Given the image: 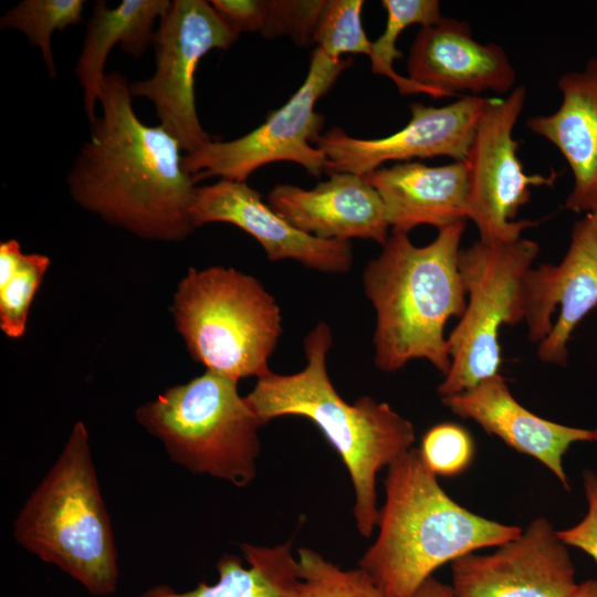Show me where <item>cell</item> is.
<instances>
[{"label": "cell", "instance_id": "cell-14", "mask_svg": "<svg viewBox=\"0 0 597 597\" xmlns=\"http://www.w3.org/2000/svg\"><path fill=\"white\" fill-rule=\"evenodd\" d=\"M496 547L451 563L455 597H568L578 584L568 546L544 517Z\"/></svg>", "mask_w": 597, "mask_h": 597}, {"label": "cell", "instance_id": "cell-33", "mask_svg": "<svg viewBox=\"0 0 597 597\" xmlns=\"http://www.w3.org/2000/svg\"><path fill=\"white\" fill-rule=\"evenodd\" d=\"M568 597H597V579L578 583Z\"/></svg>", "mask_w": 597, "mask_h": 597}, {"label": "cell", "instance_id": "cell-22", "mask_svg": "<svg viewBox=\"0 0 597 597\" xmlns=\"http://www.w3.org/2000/svg\"><path fill=\"white\" fill-rule=\"evenodd\" d=\"M242 557L223 554L217 563L218 579L177 591L155 585L138 597H297L300 576L292 540L275 546L241 545Z\"/></svg>", "mask_w": 597, "mask_h": 597}, {"label": "cell", "instance_id": "cell-12", "mask_svg": "<svg viewBox=\"0 0 597 597\" xmlns=\"http://www.w3.org/2000/svg\"><path fill=\"white\" fill-rule=\"evenodd\" d=\"M489 97L464 95L441 107L409 105L411 117L398 132L379 138H356L333 127L315 144L327 158L326 172L364 176L387 161L447 156L464 160Z\"/></svg>", "mask_w": 597, "mask_h": 597}, {"label": "cell", "instance_id": "cell-31", "mask_svg": "<svg viewBox=\"0 0 597 597\" xmlns=\"http://www.w3.org/2000/svg\"><path fill=\"white\" fill-rule=\"evenodd\" d=\"M211 6L238 35L262 32L270 12V0H212Z\"/></svg>", "mask_w": 597, "mask_h": 597}, {"label": "cell", "instance_id": "cell-23", "mask_svg": "<svg viewBox=\"0 0 597 597\" xmlns=\"http://www.w3.org/2000/svg\"><path fill=\"white\" fill-rule=\"evenodd\" d=\"M387 12L384 32L371 42L369 55L371 72L390 78L401 95L426 94L433 98L444 97L442 93L421 85L394 70V62L402 57L396 43L400 33L412 24L429 27L439 22L440 2L437 0H383Z\"/></svg>", "mask_w": 597, "mask_h": 597}, {"label": "cell", "instance_id": "cell-17", "mask_svg": "<svg viewBox=\"0 0 597 597\" xmlns=\"http://www.w3.org/2000/svg\"><path fill=\"white\" fill-rule=\"evenodd\" d=\"M313 189L279 184L266 203L302 232L324 240L353 238L384 244L390 228L378 192L363 176L329 172Z\"/></svg>", "mask_w": 597, "mask_h": 597}, {"label": "cell", "instance_id": "cell-8", "mask_svg": "<svg viewBox=\"0 0 597 597\" xmlns=\"http://www.w3.org/2000/svg\"><path fill=\"white\" fill-rule=\"evenodd\" d=\"M540 252L537 242L478 240L459 253L468 295L463 315L447 337L451 365L438 386L440 397L455 395L499 374V331L525 321V280Z\"/></svg>", "mask_w": 597, "mask_h": 597}, {"label": "cell", "instance_id": "cell-24", "mask_svg": "<svg viewBox=\"0 0 597 597\" xmlns=\"http://www.w3.org/2000/svg\"><path fill=\"white\" fill-rule=\"evenodd\" d=\"M84 0H22L0 19L1 30L14 29L39 48L51 78L56 77L51 38L82 21Z\"/></svg>", "mask_w": 597, "mask_h": 597}, {"label": "cell", "instance_id": "cell-25", "mask_svg": "<svg viewBox=\"0 0 597 597\" xmlns=\"http://www.w3.org/2000/svg\"><path fill=\"white\" fill-rule=\"evenodd\" d=\"M297 597H386L362 569H344L318 552L297 549Z\"/></svg>", "mask_w": 597, "mask_h": 597}, {"label": "cell", "instance_id": "cell-28", "mask_svg": "<svg viewBox=\"0 0 597 597\" xmlns=\"http://www.w3.org/2000/svg\"><path fill=\"white\" fill-rule=\"evenodd\" d=\"M419 452L432 473L451 478L470 467L474 457V443L462 426L442 422L423 434Z\"/></svg>", "mask_w": 597, "mask_h": 597}, {"label": "cell", "instance_id": "cell-29", "mask_svg": "<svg viewBox=\"0 0 597 597\" xmlns=\"http://www.w3.org/2000/svg\"><path fill=\"white\" fill-rule=\"evenodd\" d=\"M324 4L325 0H271L261 34L268 39L287 34L300 45L308 44Z\"/></svg>", "mask_w": 597, "mask_h": 597}, {"label": "cell", "instance_id": "cell-2", "mask_svg": "<svg viewBox=\"0 0 597 597\" xmlns=\"http://www.w3.org/2000/svg\"><path fill=\"white\" fill-rule=\"evenodd\" d=\"M332 344L329 326L318 323L304 339V368L289 375L270 370L244 398L262 426L296 416L320 429L349 474L356 527L369 537L379 520L377 474L412 448L416 433L413 425L386 402L363 396L349 404L341 397L327 373Z\"/></svg>", "mask_w": 597, "mask_h": 597}, {"label": "cell", "instance_id": "cell-9", "mask_svg": "<svg viewBox=\"0 0 597 597\" xmlns=\"http://www.w3.org/2000/svg\"><path fill=\"white\" fill-rule=\"evenodd\" d=\"M352 63L349 59H332L316 48L304 82L282 107L271 112L260 126L239 138L211 140L190 154H184L185 170L193 176L196 182L211 177L245 182L264 165L292 161L320 177L325 171L327 158L312 144L321 136L325 119L315 112V105Z\"/></svg>", "mask_w": 597, "mask_h": 597}, {"label": "cell", "instance_id": "cell-5", "mask_svg": "<svg viewBox=\"0 0 597 597\" xmlns=\"http://www.w3.org/2000/svg\"><path fill=\"white\" fill-rule=\"evenodd\" d=\"M17 543L93 596L117 589L118 555L82 421L12 524Z\"/></svg>", "mask_w": 597, "mask_h": 597}, {"label": "cell", "instance_id": "cell-1", "mask_svg": "<svg viewBox=\"0 0 597 597\" xmlns=\"http://www.w3.org/2000/svg\"><path fill=\"white\" fill-rule=\"evenodd\" d=\"M127 77L105 74L102 114L66 177L73 200L106 222L149 240L180 241L193 230L196 180L179 142L136 115Z\"/></svg>", "mask_w": 597, "mask_h": 597}, {"label": "cell", "instance_id": "cell-3", "mask_svg": "<svg viewBox=\"0 0 597 597\" xmlns=\"http://www.w3.org/2000/svg\"><path fill=\"white\" fill-rule=\"evenodd\" d=\"M465 222L438 230L423 247L408 233L391 231L380 254L368 261L363 284L376 312L374 363L395 373L413 359H425L444 376L451 360L444 327L461 317L467 293L459 270Z\"/></svg>", "mask_w": 597, "mask_h": 597}, {"label": "cell", "instance_id": "cell-26", "mask_svg": "<svg viewBox=\"0 0 597 597\" xmlns=\"http://www.w3.org/2000/svg\"><path fill=\"white\" fill-rule=\"evenodd\" d=\"M363 0H325L313 34V42L332 59L344 53H371V41L362 23Z\"/></svg>", "mask_w": 597, "mask_h": 597}, {"label": "cell", "instance_id": "cell-20", "mask_svg": "<svg viewBox=\"0 0 597 597\" xmlns=\"http://www.w3.org/2000/svg\"><path fill=\"white\" fill-rule=\"evenodd\" d=\"M363 177L380 196L392 231L408 233L421 224L439 230L467 219L464 160L437 167L397 163Z\"/></svg>", "mask_w": 597, "mask_h": 597}, {"label": "cell", "instance_id": "cell-34", "mask_svg": "<svg viewBox=\"0 0 597 597\" xmlns=\"http://www.w3.org/2000/svg\"><path fill=\"white\" fill-rule=\"evenodd\" d=\"M595 430V433H596V442H597V426L594 428Z\"/></svg>", "mask_w": 597, "mask_h": 597}, {"label": "cell", "instance_id": "cell-27", "mask_svg": "<svg viewBox=\"0 0 597 597\" xmlns=\"http://www.w3.org/2000/svg\"><path fill=\"white\" fill-rule=\"evenodd\" d=\"M50 259L39 253H23L15 272L0 285V327L9 337L23 335L29 308Z\"/></svg>", "mask_w": 597, "mask_h": 597}, {"label": "cell", "instance_id": "cell-30", "mask_svg": "<svg viewBox=\"0 0 597 597\" xmlns=\"http://www.w3.org/2000/svg\"><path fill=\"white\" fill-rule=\"evenodd\" d=\"M583 485L587 501L585 516L574 526L557 533L567 546L585 552L597 564V473L585 470Z\"/></svg>", "mask_w": 597, "mask_h": 597}, {"label": "cell", "instance_id": "cell-32", "mask_svg": "<svg viewBox=\"0 0 597 597\" xmlns=\"http://www.w3.org/2000/svg\"><path fill=\"white\" fill-rule=\"evenodd\" d=\"M411 597H455L451 586H448L433 576L428 578Z\"/></svg>", "mask_w": 597, "mask_h": 597}, {"label": "cell", "instance_id": "cell-10", "mask_svg": "<svg viewBox=\"0 0 597 597\" xmlns=\"http://www.w3.org/2000/svg\"><path fill=\"white\" fill-rule=\"evenodd\" d=\"M239 35L205 0H174L154 35L155 73L129 84L133 97H146L159 125L175 137L185 154L211 142L196 109L195 73L214 49L227 50Z\"/></svg>", "mask_w": 597, "mask_h": 597}, {"label": "cell", "instance_id": "cell-19", "mask_svg": "<svg viewBox=\"0 0 597 597\" xmlns=\"http://www.w3.org/2000/svg\"><path fill=\"white\" fill-rule=\"evenodd\" d=\"M559 107L549 115L527 118L526 126L563 155L573 175L565 209L597 214V56L582 71L559 76Z\"/></svg>", "mask_w": 597, "mask_h": 597}, {"label": "cell", "instance_id": "cell-21", "mask_svg": "<svg viewBox=\"0 0 597 597\" xmlns=\"http://www.w3.org/2000/svg\"><path fill=\"white\" fill-rule=\"evenodd\" d=\"M170 4V0H123L115 8H109L104 0L95 1L75 65L88 122L97 115L96 104L106 74L104 67L112 49L119 44L126 53L140 57L153 45L155 23Z\"/></svg>", "mask_w": 597, "mask_h": 597}, {"label": "cell", "instance_id": "cell-6", "mask_svg": "<svg viewBox=\"0 0 597 597\" xmlns=\"http://www.w3.org/2000/svg\"><path fill=\"white\" fill-rule=\"evenodd\" d=\"M135 417L169 459L189 472L238 488L254 480L262 423L239 394L237 380L206 370L139 406Z\"/></svg>", "mask_w": 597, "mask_h": 597}, {"label": "cell", "instance_id": "cell-18", "mask_svg": "<svg viewBox=\"0 0 597 597\" xmlns=\"http://www.w3.org/2000/svg\"><path fill=\"white\" fill-rule=\"evenodd\" d=\"M457 416L471 419L520 453L542 462L569 490L563 457L576 442H596L594 429L557 423L524 408L501 375L482 380L465 391L441 397Z\"/></svg>", "mask_w": 597, "mask_h": 597}, {"label": "cell", "instance_id": "cell-15", "mask_svg": "<svg viewBox=\"0 0 597 597\" xmlns=\"http://www.w3.org/2000/svg\"><path fill=\"white\" fill-rule=\"evenodd\" d=\"M190 218L195 229L211 222L234 224L253 237L272 262L292 259L327 273H346L353 264L349 241L324 240L300 231L247 182L220 179L196 187Z\"/></svg>", "mask_w": 597, "mask_h": 597}, {"label": "cell", "instance_id": "cell-7", "mask_svg": "<svg viewBox=\"0 0 597 597\" xmlns=\"http://www.w3.org/2000/svg\"><path fill=\"white\" fill-rule=\"evenodd\" d=\"M172 315L192 358L237 381L270 371L282 334L275 298L253 276L231 268L189 269Z\"/></svg>", "mask_w": 597, "mask_h": 597}, {"label": "cell", "instance_id": "cell-13", "mask_svg": "<svg viewBox=\"0 0 597 597\" xmlns=\"http://www.w3.org/2000/svg\"><path fill=\"white\" fill-rule=\"evenodd\" d=\"M525 305L527 336L538 343L540 360L566 366L573 332L597 306V214H584L574 223L558 263L528 271Z\"/></svg>", "mask_w": 597, "mask_h": 597}, {"label": "cell", "instance_id": "cell-16", "mask_svg": "<svg viewBox=\"0 0 597 597\" xmlns=\"http://www.w3.org/2000/svg\"><path fill=\"white\" fill-rule=\"evenodd\" d=\"M407 71L410 80L444 97L462 92L473 96L486 91L509 94L516 77L502 46L478 42L467 21L452 18L420 29L409 51Z\"/></svg>", "mask_w": 597, "mask_h": 597}, {"label": "cell", "instance_id": "cell-11", "mask_svg": "<svg viewBox=\"0 0 597 597\" xmlns=\"http://www.w3.org/2000/svg\"><path fill=\"white\" fill-rule=\"evenodd\" d=\"M526 90L520 85L505 97H489L464 159L468 172L467 219L481 241L512 242L536 223L515 220L531 199V187L553 186L558 174L527 175L517 156L513 129L522 113Z\"/></svg>", "mask_w": 597, "mask_h": 597}, {"label": "cell", "instance_id": "cell-4", "mask_svg": "<svg viewBox=\"0 0 597 597\" xmlns=\"http://www.w3.org/2000/svg\"><path fill=\"white\" fill-rule=\"evenodd\" d=\"M378 535L359 559L386 597H411L440 566L516 538L523 530L453 501L411 448L387 468Z\"/></svg>", "mask_w": 597, "mask_h": 597}]
</instances>
